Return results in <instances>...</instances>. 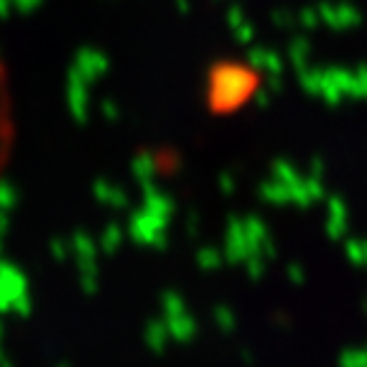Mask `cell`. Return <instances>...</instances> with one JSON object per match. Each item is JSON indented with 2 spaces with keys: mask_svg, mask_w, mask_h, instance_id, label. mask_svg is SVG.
<instances>
[{
  "mask_svg": "<svg viewBox=\"0 0 367 367\" xmlns=\"http://www.w3.org/2000/svg\"><path fill=\"white\" fill-rule=\"evenodd\" d=\"M258 92L252 67L237 61H219L209 69V108L212 112H232Z\"/></svg>",
  "mask_w": 367,
  "mask_h": 367,
  "instance_id": "cell-1",
  "label": "cell"
},
{
  "mask_svg": "<svg viewBox=\"0 0 367 367\" xmlns=\"http://www.w3.org/2000/svg\"><path fill=\"white\" fill-rule=\"evenodd\" d=\"M168 225L171 219L159 217L148 209H135L130 215V222H128V235L135 245L141 248H153V250H163L168 245Z\"/></svg>",
  "mask_w": 367,
  "mask_h": 367,
  "instance_id": "cell-2",
  "label": "cell"
},
{
  "mask_svg": "<svg viewBox=\"0 0 367 367\" xmlns=\"http://www.w3.org/2000/svg\"><path fill=\"white\" fill-rule=\"evenodd\" d=\"M222 255H225L227 266H242L250 255H255V252H252L250 240H248V235H245V227H242V217L227 219Z\"/></svg>",
  "mask_w": 367,
  "mask_h": 367,
  "instance_id": "cell-3",
  "label": "cell"
},
{
  "mask_svg": "<svg viewBox=\"0 0 367 367\" xmlns=\"http://www.w3.org/2000/svg\"><path fill=\"white\" fill-rule=\"evenodd\" d=\"M319 18H321V26H329L334 31H347V28H355V26L362 23V13H359L357 6H352L347 0L342 3H319L317 6Z\"/></svg>",
  "mask_w": 367,
  "mask_h": 367,
  "instance_id": "cell-4",
  "label": "cell"
},
{
  "mask_svg": "<svg viewBox=\"0 0 367 367\" xmlns=\"http://www.w3.org/2000/svg\"><path fill=\"white\" fill-rule=\"evenodd\" d=\"M242 227H245V235H248L255 255H263L266 260H273L278 255V248H275V240L266 219L258 215H248V217H242Z\"/></svg>",
  "mask_w": 367,
  "mask_h": 367,
  "instance_id": "cell-5",
  "label": "cell"
},
{
  "mask_svg": "<svg viewBox=\"0 0 367 367\" xmlns=\"http://www.w3.org/2000/svg\"><path fill=\"white\" fill-rule=\"evenodd\" d=\"M324 204H326L324 232L329 235L332 240H344V237H347V230H350V209H347L342 197H337V194H329L324 199Z\"/></svg>",
  "mask_w": 367,
  "mask_h": 367,
  "instance_id": "cell-6",
  "label": "cell"
},
{
  "mask_svg": "<svg viewBox=\"0 0 367 367\" xmlns=\"http://www.w3.org/2000/svg\"><path fill=\"white\" fill-rule=\"evenodd\" d=\"M141 192H143V209H148L153 215L159 217L171 219L176 212V199L168 192H163L156 181L141 184Z\"/></svg>",
  "mask_w": 367,
  "mask_h": 367,
  "instance_id": "cell-7",
  "label": "cell"
},
{
  "mask_svg": "<svg viewBox=\"0 0 367 367\" xmlns=\"http://www.w3.org/2000/svg\"><path fill=\"white\" fill-rule=\"evenodd\" d=\"M248 64L252 69H258V72H266L268 77H284L286 59L275 49H268V46H250Z\"/></svg>",
  "mask_w": 367,
  "mask_h": 367,
  "instance_id": "cell-8",
  "label": "cell"
},
{
  "mask_svg": "<svg viewBox=\"0 0 367 367\" xmlns=\"http://www.w3.org/2000/svg\"><path fill=\"white\" fill-rule=\"evenodd\" d=\"M168 326V337L174 339V342L179 344H189L199 334V321L189 314V311H184V314H179V317H168L163 319Z\"/></svg>",
  "mask_w": 367,
  "mask_h": 367,
  "instance_id": "cell-9",
  "label": "cell"
},
{
  "mask_svg": "<svg viewBox=\"0 0 367 367\" xmlns=\"http://www.w3.org/2000/svg\"><path fill=\"white\" fill-rule=\"evenodd\" d=\"M168 339L171 337H168V326L163 319H150L146 329H143V342L153 355H163L168 347Z\"/></svg>",
  "mask_w": 367,
  "mask_h": 367,
  "instance_id": "cell-10",
  "label": "cell"
},
{
  "mask_svg": "<svg viewBox=\"0 0 367 367\" xmlns=\"http://www.w3.org/2000/svg\"><path fill=\"white\" fill-rule=\"evenodd\" d=\"M258 194H260V199H266L268 204H273V207H286V204H291L288 186H286V184H281L278 179H273V176L260 184Z\"/></svg>",
  "mask_w": 367,
  "mask_h": 367,
  "instance_id": "cell-11",
  "label": "cell"
},
{
  "mask_svg": "<svg viewBox=\"0 0 367 367\" xmlns=\"http://www.w3.org/2000/svg\"><path fill=\"white\" fill-rule=\"evenodd\" d=\"M130 171H133L138 186H141V184H148V181H156V159H153V153H150V150H141V153L133 159Z\"/></svg>",
  "mask_w": 367,
  "mask_h": 367,
  "instance_id": "cell-12",
  "label": "cell"
},
{
  "mask_svg": "<svg viewBox=\"0 0 367 367\" xmlns=\"http://www.w3.org/2000/svg\"><path fill=\"white\" fill-rule=\"evenodd\" d=\"M309 59H311V43L306 41L304 36H296V39L288 43V61H291V67L296 69V75L309 67Z\"/></svg>",
  "mask_w": 367,
  "mask_h": 367,
  "instance_id": "cell-13",
  "label": "cell"
},
{
  "mask_svg": "<svg viewBox=\"0 0 367 367\" xmlns=\"http://www.w3.org/2000/svg\"><path fill=\"white\" fill-rule=\"evenodd\" d=\"M197 266H199V270H207V273H212V270H219V268L225 266V255H222V250L219 248H199L197 250Z\"/></svg>",
  "mask_w": 367,
  "mask_h": 367,
  "instance_id": "cell-14",
  "label": "cell"
},
{
  "mask_svg": "<svg viewBox=\"0 0 367 367\" xmlns=\"http://www.w3.org/2000/svg\"><path fill=\"white\" fill-rule=\"evenodd\" d=\"M186 309V301H184V296L179 291H163L161 293V314H163V319L168 317H179V314H184Z\"/></svg>",
  "mask_w": 367,
  "mask_h": 367,
  "instance_id": "cell-15",
  "label": "cell"
},
{
  "mask_svg": "<svg viewBox=\"0 0 367 367\" xmlns=\"http://www.w3.org/2000/svg\"><path fill=\"white\" fill-rule=\"evenodd\" d=\"M270 176H273V179H278V181L281 184H286V186H293V184L299 181L301 176V171L296 166H293L291 161H284V159H278L273 163V166H270Z\"/></svg>",
  "mask_w": 367,
  "mask_h": 367,
  "instance_id": "cell-16",
  "label": "cell"
},
{
  "mask_svg": "<svg viewBox=\"0 0 367 367\" xmlns=\"http://www.w3.org/2000/svg\"><path fill=\"white\" fill-rule=\"evenodd\" d=\"M212 319H215V324H217L219 332L232 334L235 329H237V314H235L227 304H217L215 311H212Z\"/></svg>",
  "mask_w": 367,
  "mask_h": 367,
  "instance_id": "cell-17",
  "label": "cell"
},
{
  "mask_svg": "<svg viewBox=\"0 0 367 367\" xmlns=\"http://www.w3.org/2000/svg\"><path fill=\"white\" fill-rule=\"evenodd\" d=\"M321 77H324V67H306L299 72V84L304 92H309L314 97H319V87H321Z\"/></svg>",
  "mask_w": 367,
  "mask_h": 367,
  "instance_id": "cell-18",
  "label": "cell"
},
{
  "mask_svg": "<svg viewBox=\"0 0 367 367\" xmlns=\"http://www.w3.org/2000/svg\"><path fill=\"white\" fill-rule=\"evenodd\" d=\"M268 263H270V260H266V258H263V255H250V258H248V260H245V263H242V268H245V273H248V278L258 284V281H263V278H266V273H268Z\"/></svg>",
  "mask_w": 367,
  "mask_h": 367,
  "instance_id": "cell-19",
  "label": "cell"
},
{
  "mask_svg": "<svg viewBox=\"0 0 367 367\" xmlns=\"http://www.w3.org/2000/svg\"><path fill=\"white\" fill-rule=\"evenodd\" d=\"M296 21H299L301 28H306V31H314L321 26V18H319V10L317 6H306V8H301L296 13Z\"/></svg>",
  "mask_w": 367,
  "mask_h": 367,
  "instance_id": "cell-20",
  "label": "cell"
},
{
  "mask_svg": "<svg viewBox=\"0 0 367 367\" xmlns=\"http://www.w3.org/2000/svg\"><path fill=\"white\" fill-rule=\"evenodd\" d=\"M225 21H227V26H230V31H235V28H240V26L248 23L250 18H248V13H245V8H242L240 3H232L225 13Z\"/></svg>",
  "mask_w": 367,
  "mask_h": 367,
  "instance_id": "cell-21",
  "label": "cell"
},
{
  "mask_svg": "<svg viewBox=\"0 0 367 367\" xmlns=\"http://www.w3.org/2000/svg\"><path fill=\"white\" fill-rule=\"evenodd\" d=\"M339 367H367V350H344L339 355Z\"/></svg>",
  "mask_w": 367,
  "mask_h": 367,
  "instance_id": "cell-22",
  "label": "cell"
},
{
  "mask_svg": "<svg viewBox=\"0 0 367 367\" xmlns=\"http://www.w3.org/2000/svg\"><path fill=\"white\" fill-rule=\"evenodd\" d=\"M270 21H273L275 28H293V26H299L296 13L288 8H275L273 13H270Z\"/></svg>",
  "mask_w": 367,
  "mask_h": 367,
  "instance_id": "cell-23",
  "label": "cell"
},
{
  "mask_svg": "<svg viewBox=\"0 0 367 367\" xmlns=\"http://www.w3.org/2000/svg\"><path fill=\"white\" fill-rule=\"evenodd\" d=\"M355 100H367V64L355 69Z\"/></svg>",
  "mask_w": 367,
  "mask_h": 367,
  "instance_id": "cell-24",
  "label": "cell"
},
{
  "mask_svg": "<svg viewBox=\"0 0 367 367\" xmlns=\"http://www.w3.org/2000/svg\"><path fill=\"white\" fill-rule=\"evenodd\" d=\"M286 275L291 278L293 286H304V284H306V268L301 266V263H291V266H286Z\"/></svg>",
  "mask_w": 367,
  "mask_h": 367,
  "instance_id": "cell-25",
  "label": "cell"
},
{
  "mask_svg": "<svg viewBox=\"0 0 367 367\" xmlns=\"http://www.w3.org/2000/svg\"><path fill=\"white\" fill-rule=\"evenodd\" d=\"M217 184H219V192L222 194H235V189H237V181H235V176L232 174H219V179H217Z\"/></svg>",
  "mask_w": 367,
  "mask_h": 367,
  "instance_id": "cell-26",
  "label": "cell"
},
{
  "mask_svg": "<svg viewBox=\"0 0 367 367\" xmlns=\"http://www.w3.org/2000/svg\"><path fill=\"white\" fill-rule=\"evenodd\" d=\"M270 102H273V92H270V90H266V87H263V90L255 92V105H258L260 110L270 108Z\"/></svg>",
  "mask_w": 367,
  "mask_h": 367,
  "instance_id": "cell-27",
  "label": "cell"
},
{
  "mask_svg": "<svg viewBox=\"0 0 367 367\" xmlns=\"http://www.w3.org/2000/svg\"><path fill=\"white\" fill-rule=\"evenodd\" d=\"M324 174H326V163L319 156H314L311 159V163H309V176H317V179H324Z\"/></svg>",
  "mask_w": 367,
  "mask_h": 367,
  "instance_id": "cell-28",
  "label": "cell"
},
{
  "mask_svg": "<svg viewBox=\"0 0 367 367\" xmlns=\"http://www.w3.org/2000/svg\"><path fill=\"white\" fill-rule=\"evenodd\" d=\"M266 90H270V92H273V95H278V92H284V77H268Z\"/></svg>",
  "mask_w": 367,
  "mask_h": 367,
  "instance_id": "cell-29",
  "label": "cell"
},
{
  "mask_svg": "<svg viewBox=\"0 0 367 367\" xmlns=\"http://www.w3.org/2000/svg\"><path fill=\"white\" fill-rule=\"evenodd\" d=\"M176 10L179 13H189L192 10V0H176Z\"/></svg>",
  "mask_w": 367,
  "mask_h": 367,
  "instance_id": "cell-30",
  "label": "cell"
},
{
  "mask_svg": "<svg viewBox=\"0 0 367 367\" xmlns=\"http://www.w3.org/2000/svg\"><path fill=\"white\" fill-rule=\"evenodd\" d=\"M359 268H367V240H362V258H359Z\"/></svg>",
  "mask_w": 367,
  "mask_h": 367,
  "instance_id": "cell-31",
  "label": "cell"
},
{
  "mask_svg": "<svg viewBox=\"0 0 367 367\" xmlns=\"http://www.w3.org/2000/svg\"><path fill=\"white\" fill-rule=\"evenodd\" d=\"M362 306H365V311H367V299H365V304H362Z\"/></svg>",
  "mask_w": 367,
  "mask_h": 367,
  "instance_id": "cell-32",
  "label": "cell"
}]
</instances>
